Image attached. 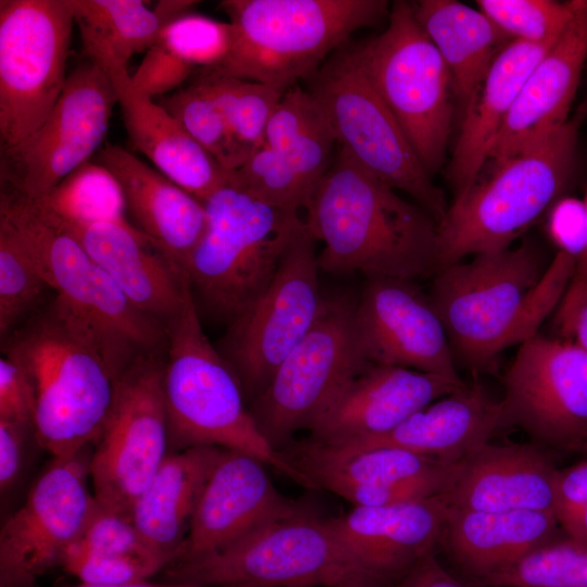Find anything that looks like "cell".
I'll use <instances>...</instances> for the list:
<instances>
[{"mask_svg":"<svg viewBox=\"0 0 587 587\" xmlns=\"http://www.w3.org/2000/svg\"><path fill=\"white\" fill-rule=\"evenodd\" d=\"M554 43L511 40L494 59L463 110L447 170L454 200L463 197L478 179L525 79Z\"/></svg>","mask_w":587,"mask_h":587,"instance_id":"83f0119b","label":"cell"},{"mask_svg":"<svg viewBox=\"0 0 587 587\" xmlns=\"http://www.w3.org/2000/svg\"><path fill=\"white\" fill-rule=\"evenodd\" d=\"M559 527L551 511L485 512L449 507L439 545L473 586L557 538Z\"/></svg>","mask_w":587,"mask_h":587,"instance_id":"f546056e","label":"cell"},{"mask_svg":"<svg viewBox=\"0 0 587 587\" xmlns=\"http://www.w3.org/2000/svg\"><path fill=\"white\" fill-rule=\"evenodd\" d=\"M35 392L25 370L13 359H0V421L34 427Z\"/></svg>","mask_w":587,"mask_h":587,"instance_id":"7dc6e473","label":"cell"},{"mask_svg":"<svg viewBox=\"0 0 587 587\" xmlns=\"http://www.w3.org/2000/svg\"><path fill=\"white\" fill-rule=\"evenodd\" d=\"M564 534L575 538H587V504L560 522Z\"/></svg>","mask_w":587,"mask_h":587,"instance_id":"db71d44e","label":"cell"},{"mask_svg":"<svg viewBox=\"0 0 587 587\" xmlns=\"http://www.w3.org/2000/svg\"><path fill=\"white\" fill-rule=\"evenodd\" d=\"M233 134L252 151L264 143L267 123L285 90L199 70Z\"/></svg>","mask_w":587,"mask_h":587,"instance_id":"74e56055","label":"cell"},{"mask_svg":"<svg viewBox=\"0 0 587 587\" xmlns=\"http://www.w3.org/2000/svg\"><path fill=\"white\" fill-rule=\"evenodd\" d=\"M353 324L367 362L460 378L446 328L413 280L367 279Z\"/></svg>","mask_w":587,"mask_h":587,"instance_id":"d6986e66","label":"cell"},{"mask_svg":"<svg viewBox=\"0 0 587 587\" xmlns=\"http://www.w3.org/2000/svg\"><path fill=\"white\" fill-rule=\"evenodd\" d=\"M83 452L54 458L0 530V587H35L83 536L98 502Z\"/></svg>","mask_w":587,"mask_h":587,"instance_id":"e0dca14e","label":"cell"},{"mask_svg":"<svg viewBox=\"0 0 587 587\" xmlns=\"http://www.w3.org/2000/svg\"><path fill=\"white\" fill-rule=\"evenodd\" d=\"M223 448L195 446L168 453L135 501L130 517L145 542L178 558L204 485Z\"/></svg>","mask_w":587,"mask_h":587,"instance_id":"4dcf8cb0","label":"cell"},{"mask_svg":"<svg viewBox=\"0 0 587 587\" xmlns=\"http://www.w3.org/2000/svg\"><path fill=\"white\" fill-rule=\"evenodd\" d=\"M163 371L164 363L154 352L140 354L125 370L89 459L97 502L129 517L135 501L168 454Z\"/></svg>","mask_w":587,"mask_h":587,"instance_id":"5bb4252c","label":"cell"},{"mask_svg":"<svg viewBox=\"0 0 587 587\" xmlns=\"http://www.w3.org/2000/svg\"><path fill=\"white\" fill-rule=\"evenodd\" d=\"M70 0L0 1V151L36 132L68 77Z\"/></svg>","mask_w":587,"mask_h":587,"instance_id":"8fae6325","label":"cell"},{"mask_svg":"<svg viewBox=\"0 0 587 587\" xmlns=\"http://www.w3.org/2000/svg\"><path fill=\"white\" fill-rule=\"evenodd\" d=\"M30 425L0 421V490L3 495L17 479Z\"/></svg>","mask_w":587,"mask_h":587,"instance_id":"681fc988","label":"cell"},{"mask_svg":"<svg viewBox=\"0 0 587 587\" xmlns=\"http://www.w3.org/2000/svg\"><path fill=\"white\" fill-rule=\"evenodd\" d=\"M32 200L45 214L62 224L112 223L135 227L128 217L120 183L99 162L84 163L48 195Z\"/></svg>","mask_w":587,"mask_h":587,"instance_id":"e575fe53","label":"cell"},{"mask_svg":"<svg viewBox=\"0 0 587 587\" xmlns=\"http://www.w3.org/2000/svg\"><path fill=\"white\" fill-rule=\"evenodd\" d=\"M479 10L511 40L557 41L574 16L577 0H478Z\"/></svg>","mask_w":587,"mask_h":587,"instance_id":"ab89813d","label":"cell"},{"mask_svg":"<svg viewBox=\"0 0 587 587\" xmlns=\"http://www.w3.org/2000/svg\"><path fill=\"white\" fill-rule=\"evenodd\" d=\"M165 332L163 389L170 441L178 449L214 446L241 451L314 489L260 432L238 377L202 329L190 286Z\"/></svg>","mask_w":587,"mask_h":587,"instance_id":"277c9868","label":"cell"},{"mask_svg":"<svg viewBox=\"0 0 587 587\" xmlns=\"http://www.w3.org/2000/svg\"><path fill=\"white\" fill-rule=\"evenodd\" d=\"M465 386L461 378L369 362L319 414L309 428V438L346 444L379 436Z\"/></svg>","mask_w":587,"mask_h":587,"instance_id":"44dd1931","label":"cell"},{"mask_svg":"<svg viewBox=\"0 0 587 587\" xmlns=\"http://www.w3.org/2000/svg\"><path fill=\"white\" fill-rule=\"evenodd\" d=\"M78 542L96 552L141 559L163 569L171 564L167 558L145 542L132 517L104 509L99 503Z\"/></svg>","mask_w":587,"mask_h":587,"instance_id":"ee69618b","label":"cell"},{"mask_svg":"<svg viewBox=\"0 0 587 587\" xmlns=\"http://www.w3.org/2000/svg\"><path fill=\"white\" fill-rule=\"evenodd\" d=\"M546 229L558 251L577 261L587 236V214L584 200L561 197L547 212Z\"/></svg>","mask_w":587,"mask_h":587,"instance_id":"bcb514c9","label":"cell"},{"mask_svg":"<svg viewBox=\"0 0 587 587\" xmlns=\"http://www.w3.org/2000/svg\"><path fill=\"white\" fill-rule=\"evenodd\" d=\"M366 363L355 335L353 304L325 299L315 323L250 403L260 432L277 451L312 423Z\"/></svg>","mask_w":587,"mask_h":587,"instance_id":"4fadbf2b","label":"cell"},{"mask_svg":"<svg viewBox=\"0 0 587 587\" xmlns=\"http://www.w3.org/2000/svg\"><path fill=\"white\" fill-rule=\"evenodd\" d=\"M265 466L251 454L222 450L173 563L215 552L265 524L305 512L274 486Z\"/></svg>","mask_w":587,"mask_h":587,"instance_id":"ffe728a7","label":"cell"},{"mask_svg":"<svg viewBox=\"0 0 587 587\" xmlns=\"http://www.w3.org/2000/svg\"><path fill=\"white\" fill-rule=\"evenodd\" d=\"M4 354L32 382L35 437L54 458L79 454L96 444L117 379L140 355L59 297L8 338Z\"/></svg>","mask_w":587,"mask_h":587,"instance_id":"6da1fadb","label":"cell"},{"mask_svg":"<svg viewBox=\"0 0 587 587\" xmlns=\"http://www.w3.org/2000/svg\"><path fill=\"white\" fill-rule=\"evenodd\" d=\"M587 504V460L558 470L554 479V514L559 521Z\"/></svg>","mask_w":587,"mask_h":587,"instance_id":"c3c4849f","label":"cell"},{"mask_svg":"<svg viewBox=\"0 0 587 587\" xmlns=\"http://www.w3.org/2000/svg\"><path fill=\"white\" fill-rule=\"evenodd\" d=\"M582 105L538 146L490 166L438 224L439 270L465 255L509 249L512 241L561 198L576 161Z\"/></svg>","mask_w":587,"mask_h":587,"instance_id":"52a82bcc","label":"cell"},{"mask_svg":"<svg viewBox=\"0 0 587 587\" xmlns=\"http://www.w3.org/2000/svg\"><path fill=\"white\" fill-rule=\"evenodd\" d=\"M394 587H466L437 561L435 553L420 560Z\"/></svg>","mask_w":587,"mask_h":587,"instance_id":"816d5d0a","label":"cell"},{"mask_svg":"<svg viewBox=\"0 0 587 587\" xmlns=\"http://www.w3.org/2000/svg\"><path fill=\"white\" fill-rule=\"evenodd\" d=\"M101 66L115 86L133 146L154 168L202 203L233 180L234 171L224 168L178 120L133 86L126 66L117 63Z\"/></svg>","mask_w":587,"mask_h":587,"instance_id":"484cf974","label":"cell"},{"mask_svg":"<svg viewBox=\"0 0 587 587\" xmlns=\"http://www.w3.org/2000/svg\"><path fill=\"white\" fill-rule=\"evenodd\" d=\"M503 386V426L516 425L557 447L587 445L585 349L536 334L520 345Z\"/></svg>","mask_w":587,"mask_h":587,"instance_id":"ac0fdd59","label":"cell"},{"mask_svg":"<svg viewBox=\"0 0 587 587\" xmlns=\"http://www.w3.org/2000/svg\"><path fill=\"white\" fill-rule=\"evenodd\" d=\"M354 50L423 167L433 176L445 162L457 93L451 73L417 23L412 3L395 1L388 27Z\"/></svg>","mask_w":587,"mask_h":587,"instance_id":"9c48e42d","label":"cell"},{"mask_svg":"<svg viewBox=\"0 0 587 587\" xmlns=\"http://www.w3.org/2000/svg\"><path fill=\"white\" fill-rule=\"evenodd\" d=\"M160 104L226 170L240 167L252 153L233 134L205 82L197 76Z\"/></svg>","mask_w":587,"mask_h":587,"instance_id":"d590c367","label":"cell"},{"mask_svg":"<svg viewBox=\"0 0 587 587\" xmlns=\"http://www.w3.org/2000/svg\"><path fill=\"white\" fill-rule=\"evenodd\" d=\"M196 3V1L189 0L160 1L155 5L154 11L160 15L164 24H166L187 12H190L189 9Z\"/></svg>","mask_w":587,"mask_h":587,"instance_id":"11a10c76","label":"cell"},{"mask_svg":"<svg viewBox=\"0 0 587 587\" xmlns=\"http://www.w3.org/2000/svg\"><path fill=\"white\" fill-rule=\"evenodd\" d=\"M575 259L557 251L547 263L536 243L478 253L434 275L428 295L453 353L474 370L538 334L555 311L574 272Z\"/></svg>","mask_w":587,"mask_h":587,"instance_id":"3957f363","label":"cell"},{"mask_svg":"<svg viewBox=\"0 0 587 587\" xmlns=\"http://www.w3.org/2000/svg\"><path fill=\"white\" fill-rule=\"evenodd\" d=\"M61 565L91 586H117L148 580L163 567L157 563L92 551L78 541L64 554Z\"/></svg>","mask_w":587,"mask_h":587,"instance_id":"7bdbcfd3","label":"cell"},{"mask_svg":"<svg viewBox=\"0 0 587 587\" xmlns=\"http://www.w3.org/2000/svg\"><path fill=\"white\" fill-rule=\"evenodd\" d=\"M414 16L449 68L464 110L500 50L511 39L480 10L454 0L412 3Z\"/></svg>","mask_w":587,"mask_h":587,"instance_id":"1f68e13d","label":"cell"},{"mask_svg":"<svg viewBox=\"0 0 587 587\" xmlns=\"http://www.w3.org/2000/svg\"><path fill=\"white\" fill-rule=\"evenodd\" d=\"M304 210L324 272L414 280L439 271L436 221L340 147Z\"/></svg>","mask_w":587,"mask_h":587,"instance_id":"7a4b0ae2","label":"cell"},{"mask_svg":"<svg viewBox=\"0 0 587 587\" xmlns=\"http://www.w3.org/2000/svg\"><path fill=\"white\" fill-rule=\"evenodd\" d=\"M0 214L17 228L57 297L138 354L166 341L165 326L137 310L70 233L32 199L1 186Z\"/></svg>","mask_w":587,"mask_h":587,"instance_id":"7c38bea8","label":"cell"},{"mask_svg":"<svg viewBox=\"0 0 587 587\" xmlns=\"http://www.w3.org/2000/svg\"><path fill=\"white\" fill-rule=\"evenodd\" d=\"M569 339L587 351V289L576 310Z\"/></svg>","mask_w":587,"mask_h":587,"instance_id":"f5cc1de1","label":"cell"},{"mask_svg":"<svg viewBox=\"0 0 587 587\" xmlns=\"http://www.w3.org/2000/svg\"><path fill=\"white\" fill-rule=\"evenodd\" d=\"M307 80L340 148L391 188L411 196L439 224L449 208L444 193L375 90L354 47L339 48Z\"/></svg>","mask_w":587,"mask_h":587,"instance_id":"30bf717a","label":"cell"},{"mask_svg":"<svg viewBox=\"0 0 587 587\" xmlns=\"http://www.w3.org/2000/svg\"><path fill=\"white\" fill-rule=\"evenodd\" d=\"M315 241L307 227L265 290L227 324L217 350L251 401L266 388L322 311L325 299L320 291Z\"/></svg>","mask_w":587,"mask_h":587,"instance_id":"9a60e30c","label":"cell"},{"mask_svg":"<svg viewBox=\"0 0 587 587\" xmlns=\"http://www.w3.org/2000/svg\"><path fill=\"white\" fill-rule=\"evenodd\" d=\"M46 283L24 237L0 214V334L13 327L36 304Z\"/></svg>","mask_w":587,"mask_h":587,"instance_id":"f35d334b","label":"cell"},{"mask_svg":"<svg viewBox=\"0 0 587 587\" xmlns=\"http://www.w3.org/2000/svg\"><path fill=\"white\" fill-rule=\"evenodd\" d=\"M587 214V189L584 199ZM587 289V236L584 250L575 262L574 272L566 291L555 310V324L561 334L569 339L576 310Z\"/></svg>","mask_w":587,"mask_h":587,"instance_id":"f907efd6","label":"cell"},{"mask_svg":"<svg viewBox=\"0 0 587 587\" xmlns=\"http://www.w3.org/2000/svg\"><path fill=\"white\" fill-rule=\"evenodd\" d=\"M449 504L444 496L385 507H353L328 519L351 552L387 585L439 545Z\"/></svg>","mask_w":587,"mask_h":587,"instance_id":"603a6c76","label":"cell"},{"mask_svg":"<svg viewBox=\"0 0 587 587\" xmlns=\"http://www.w3.org/2000/svg\"><path fill=\"white\" fill-rule=\"evenodd\" d=\"M234 28L220 75L287 90L309 79L359 28L388 11L385 0H225Z\"/></svg>","mask_w":587,"mask_h":587,"instance_id":"5b68a950","label":"cell"},{"mask_svg":"<svg viewBox=\"0 0 587 587\" xmlns=\"http://www.w3.org/2000/svg\"><path fill=\"white\" fill-rule=\"evenodd\" d=\"M233 40L229 21L187 12L166 23L157 41L177 61L196 71L220 65L228 55Z\"/></svg>","mask_w":587,"mask_h":587,"instance_id":"60d3db41","label":"cell"},{"mask_svg":"<svg viewBox=\"0 0 587 587\" xmlns=\"http://www.w3.org/2000/svg\"><path fill=\"white\" fill-rule=\"evenodd\" d=\"M86 58L99 64L127 67L136 53L147 51L165 25L139 0H70Z\"/></svg>","mask_w":587,"mask_h":587,"instance_id":"d6a6232c","label":"cell"},{"mask_svg":"<svg viewBox=\"0 0 587 587\" xmlns=\"http://www.w3.org/2000/svg\"><path fill=\"white\" fill-rule=\"evenodd\" d=\"M203 204L208 224L186 276L196 305L228 324L270 285L307 224L299 212L262 201L234 178Z\"/></svg>","mask_w":587,"mask_h":587,"instance_id":"8992f818","label":"cell"},{"mask_svg":"<svg viewBox=\"0 0 587 587\" xmlns=\"http://www.w3.org/2000/svg\"><path fill=\"white\" fill-rule=\"evenodd\" d=\"M52 221L77 239L137 310L164 326L180 311L186 275L137 228Z\"/></svg>","mask_w":587,"mask_h":587,"instance_id":"d4e9b609","label":"cell"},{"mask_svg":"<svg viewBox=\"0 0 587 587\" xmlns=\"http://www.w3.org/2000/svg\"><path fill=\"white\" fill-rule=\"evenodd\" d=\"M336 143L312 93L298 85L287 89L270 117L264 145L279 153L314 190L332 165Z\"/></svg>","mask_w":587,"mask_h":587,"instance_id":"836d02e7","label":"cell"},{"mask_svg":"<svg viewBox=\"0 0 587 587\" xmlns=\"http://www.w3.org/2000/svg\"><path fill=\"white\" fill-rule=\"evenodd\" d=\"M234 182L266 203L296 212L305 209L313 192L289 163L264 143L234 171Z\"/></svg>","mask_w":587,"mask_h":587,"instance_id":"b9f144b4","label":"cell"},{"mask_svg":"<svg viewBox=\"0 0 587 587\" xmlns=\"http://www.w3.org/2000/svg\"><path fill=\"white\" fill-rule=\"evenodd\" d=\"M587 58V0H577L567 27L525 79L487 163L498 165L529 150L569 120Z\"/></svg>","mask_w":587,"mask_h":587,"instance_id":"7402d4cb","label":"cell"},{"mask_svg":"<svg viewBox=\"0 0 587 587\" xmlns=\"http://www.w3.org/2000/svg\"><path fill=\"white\" fill-rule=\"evenodd\" d=\"M474 587H587V538L564 534Z\"/></svg>","mask_w":587,"mask_h":587,"instance_id":"8d00e7d4","label":"cell"},{"mask_svg":"<svg viewBox=\"0 0 587 587\" xmlns=\"http://www.w3.org/2000/svg\"><path fill=\"white\" fill-rule=\"evenodd\" d=\"M98 162L120 183L132 224L186 275L207 228L204 204L121 146L103 148Z\"/></svg>","mask_w":587,"mask_h":587,"instance_id":"cb8c5ba5","label":"cell"},{"mask_svg":"<svg viewBox=\"0 0 587 587\" xmlns=\"http://www.w3.org/2000/svg\"><path fill=\"white\" fill-rule=\"evenodd\" d=\"M72 587H214V586H203V585H197V584L168 582V580L164 583H150L148 580H142L138 583L117 585V586H91V585L79 584L77 586H72ZM222 587H226V586H222Z\"/></svg>","mask_w":587,"mask_h":587,"instance_id":"9f6ffc18","label":"cell"},{"mask_svg":"<svg viewBox=\"0 0 587 587\" xmlns=\"http://www.w3.org/2000/svg\"><path fill=\"white\" fill-rule=\"evenodd\" d=\"M502 426L500 401L475 384L425 405L383 435L336 445L399 448L452 464L488 444Z\"/></svg>","mask_w":587,"mask_h":587,"instance_id":"f1b7e54d","label":"cell"},{"mask_svg":"<svg viewBox=\"0 0 587 587\" xmlns=\"http://www.w3.org/2000/svg\"><path fill=\"white\" fill-rule=\"evenodd\" d=\"M195 71L172 57L158 41L147 51L136 72L133 86L153 98L179 87Z\"/></svg>","mask_w":587,"mask_h":587,"instance_id":"f6af8a7d","label":"cell"},{"mask_svg":"<svg viewBox=\"0 0 587 587\" xmlns=\"http://www.w3.org/2000/svg\"><path fill=\"white\" fill-rule=\"evenodd\" d=\"M115 86L108 72L86 58L70 74L46 121L15 147L2 151L0 180L29 199H40L101 145L113 107Z\"/></svg>","mask_w":587,"mask_h":587,"instance_id":"2e32d148","label":"cell"},{"mask_svg":"<svg viewBox=\"0 0 587 587\" xmlns=\"http://www.w3.org/2000/svg\"><path fill=\"white\" fill-rule=\"evenodd\" d=\"M168 582L214 587H387L328 519L308 512L265 524L215 552L170 564Z\"/></svg>","mask_w":587,"mask_h":587,"instance_id":"ba28073f","label":"cell"},{"mask_svg":"<svg viewBox=\"0 0 587 587\" xmlns=\"http://www.w3.org/2000/svg\"><path fill=\"white\" fill-rule=\"evenodd\" d=\"M558 469L529 445L486 444L459 462L447 490L450 508L469 511H551Z\"/></svg>","mask_w":587,"mask_h":587,"instance_id":"4316f807","label":"cell"}]
</instances>
